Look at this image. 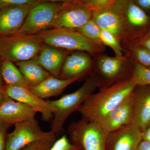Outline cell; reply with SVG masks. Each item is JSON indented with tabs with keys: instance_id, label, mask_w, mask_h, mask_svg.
I'll list each match as a JSON object with an SVG mask.
<instances>
[{
	"instance_id": "6da1fadb",
	"label": "cell",
	"mask_w": 150,
	"mask_h": 150,
	"mask_svg": "<svg viewBox=\"0 0 150 150\" xmlns=\"http://www.w3.org/2000/svg\"><path fill=\"white\" fill-rule=\"evenodd\" d=\"M136 87L130 76L109 86H103L90 95L77 111L90 122L98 123L105 116L131 95Z\"/></svg>"
},
{
	"instance_id": "7a4b0ae2",
	"label": "cell",
	"mask_w": 150,
	"mask_h": 150,
	"mask_svg": "<svg viewBox=\"0 0 150 150\" xmlns=\"http://www.w3.org/2000/svg\"><path fill=\"white\" fill-rule=\"evenodd\" d=\"M102 86V81L99 76L93 74L76 91L66 95L59 99L46 101L53 113L51 131L55 135L62 133L68 117L77 111L84 101L93 93L97 88Z\"/></svg>"
},
{
	"instance_id": "3957f363",
	"label": "cell",
	"mask_w": 150,
	"mask_h": 150,
	"mask_svg": "<svg viewBox=\"0 0 150 150\" xmlns=\"http://www.w3.org/2000/svg\"><path fill=\"white\" fill-rule=\"evenodd\" d=\"M42 44L52 48L99 54L104 51L102 44L90 40L75 30L52 28L35 34Z\"/></svg>"
},
{
	"instance_id": "277c9868",
	"label": "cell",
	"mask_w": 150,
	"mask_h": 150,
	"mask_svg": "<svg viewBox=\"0 0 150 150\" xmlns=\"http://www.w3.org/2000/svg\"><path fill=\"white\" fill-rule=\"evenodd\" d=\"M43 46L35 35L16 33L0 36V57L12 62L28 61L37 56Z\"/></svg>"
},
{
	"instance_id": "5b68a950",
	"label": "cell",
	"mask_w": 150,
	"mask_h": 150,
	"mask_svg": "<svg viewBox=\"0 0 150 150\" xmlns=\"http://www.w3.org/2000/svg\"><path fill=\"white\" fill-rule=\"evenodd\" d=\"M68 131L71 143L80 146L83 150H105L107 134L98 123L82 118L71 123Z\"/></svg>"
},
{
	"instance_id": "8992f818",
	"label": "cell",
	"mask_w": 150,
	"mask_h": 150,
	"mask_svg": "<svg viewBox=\"0 0 150 150\" xmlns=\"http://www.w3.org/2000/svg\"><path fill=\"white\" fill-rule=\"evenodd\" d=\"M63 4V1H41L30 9L17 33L35 35L51 28V25Z\"/></svg>"
},
{
	"instance_id": "52a82bcc",
	"label": "cell",
	"mask_w": 150,
	"mask_h": 150,
	"mask_svg": "<svg viewBox=\"0 0 150 150\" xmlns=\"http://www.w3.org/2000/svg\"><path fill=\"white\" fill-rule=\"evenodd\" d=\"M40 141H56V135L51 131H42L35 118L16 124L14 130L8 134L5 150H20Z\"/></svg>"
},
{
	"instance_id": "ba28073f",
	"label": "cell",
	"mask_w": 150,
	"mask_h": 150,
	"mask_svg": "<svg viewBox=\"0 0 150 150\" xmlns=\"http://www.w3.org/2000/svg\"><path fill=\"white\" fill-rule=\"evenodd\" d=\"M92 18V12L78 1H63L51 28H59L76 31Z\"/></svg>"
},
{
	"instance_id": "9c48e42d",
	"label": "cell",
	"mask_w": 150,
	"mask_h": 150,
	"mask_svg": "<svg viewBox=\"0 0 150 150\" xmlns=\"http://www.w3.org/2000/svg\"><path fill=\"white\" fill-rule=\"evenodd\" d=\"M142 140V131L131 123L107 134L105 150H137Z\"/></svg>"
},
{
	"instance_id": "30bf717a",
	"label": "cell",
	"mask_w": 150,
	"mask_h": 150,
	"mask_svg": "<svg viewBox=\"0 0 150 150\" xmlns=\"http://www.w3.org/2000/svg\"><path fill=\"white\" fill-rule=\"evenodd\" d=\"M127 60L122 57L103 56L97 62L99 74L102 86H109L130 76L126 72ZM101 86V87H102Z\"/></svg>"
},
{
	"instance_id": "8fae6325",
	"label": "cell",
	"mask_w": 150,
	"mask_h": 150,
	"mask_svg": "<svg viewBox=\"0 0 150 150\" xmlns=\"http://www.w3.org/2000/svg\"><path fill=\"white\" fill-rule=\"evenodd\" d=\"M131 97L132 124L142 131L150 123V85L136 86Z\"/></svg>"
},
{
	"instance_id": "7c38bea8",
	"label": "cell",
	"mask_w": 150,
	"mask_h": 150,
	"mask_svg": "<svg viewBox=\"0 0 150 150\" xmlns=\"http://www.w3.org/2000/svg\"><path fill=\"white\" fill-rule=\"evenodd\" d=\"M112 4L108 8L92 12V19L100 29L111 33L120 41L126 36L128 28L121 14Z\"/></svg>"
},
{
	"instance_id": "4fadbf2b",
	"label": "cell",
	"mask_w": 150,
	"mask_h": 150,
	"mask_svg": "<svg viewBox=\"0 0 150 150\" xmlns=\"http://www.w3.org/2000/svg\"><path fill=\"white\" fill-rule=\"evenodd\" d=\"M5 92L7 96L15 100L25 103L42 115V119L49 121L53 115L47 101L33 93L29 89L22 87L6 86Z\"/></svg>"
},
{
	"instance_id": "5bb4252c",
	"label": "cell",
	"mask_w": 150,
	"mask_h": 150,
	"mask_svg": "<svg viewBox=\"0 0 150 150\" xmlns=\"http://www.w3.org/2000/svg\"><path fill=\"white\" fill-rule=\"evenodd\" d=\"M36 112L27 105L6 95L0 103V121L11 125L35 119Z\"/></svg>"
},
{
	"instance_id": "9a60e30c",
	"label": "cell",
	"mask_w": 150,
	"mask_h": 150,
	"mask_svg": "<svg viewBox=\"0 0 150 150\" xmlns=\"http://www.w3.org/2000/svg\"><path fill=\"white\" fill-rule=\"evenodd\" d=\"M34 6H13L0 9V36L17 33Z\"/></svg>"
},
{
	"instance_id": "2e32d148",
	"label": "cell",
	"mask_w": 150,
	"mask_h": 150,
	"mask_svg": "<svg viewBox=\"0 0 150 150\" xmlns=\"http://www.w3.org/2000/svg\"><path fill=\"white\" fill-rule=\"evenodd\" d=\"M131 95L109 112L98 123L106 134L132 123L133 107Z\"/></svg>"
},
{
	"instance_id": "e0dca14e",
	"label": "cell",
	"mask_w": 150,
	"mask_h": 150,
	"mask_svg": "<svg viewBox=\"0 0 150 150\" xmlns=\"http://www.w3.org/2000/svg\"><path fill=\"white\" fill-rule=\"evenodd\" d=\"M92 61L84 52L77 51L65 58L59 78L68 79L81 77L91 69Z\"/></svg>"
},
{
	"instance_id": "ac0fdd59",
	"label": "cell",
	"mask_w": 150,
	"mask_h": 150,
	"mask_svg": "<svg viewBox=\"0 0 150 150\" xmlns=\"http://www.w3.org/2000/svg\"><path fill=\"white\" fill-rule=\"evenodd\" d=\"M112 5L121 14L128 29L143 27L149 22L150 17L134 1H114Z\"/></svg>"
},
{
	"instance_id": "d6986e66",
	"label": "cell",
	"mask_w": 150,
	"mask_h": 150,
	"mask_svg": "<svg viewBox=\"0 0 150 150\" xmlns=\"http://www.w3.org/2000/svg\"><path fill=\"white\" fill-rule=\"evenodd\" d=\"M66 53L49 46H42L39 54L32 59L51 76L59 77L64 64Z\"/></svg>"
},
{
	"instance_id": "ffe728a7",
	"label": "cell",
	"mask_w": 150,
	"mask_h": 150,
	"mask_svg": "<svg viewBox=\"0 0 150 150\" xmlns=\"http://www.w3.org/2000/svg\"><path fill=\"white\" fill-rule=\"evenodd\" d=\"M81 78L77 77L62 79L51 76L39 84L30 87L29 90L33 93L43 99L57 96L62 93L68 86L78 81Z\"/></svg>"
},
{
	"instance_id": "44dd1931",
	"label": "cell",
	"mask_w": 150,
	"mask_h": 150,
	"mask_svg": "<svg viewBox=\"0 0 150 150\" xmlns=\"http://www.w3.org/2000/svg\"><path fill=\"white\" fill-rule=\"evenodd\" d=\"M16 64L30 87L39 84L51 76L32 59L16 62Z\"/></svg>"
},
{
	"instance_id": "7402d4cb",
	"label": "cell",
	"mask_w": 150,
	"mask_h": 150,
	"mask_svg": "<svg viewBox=\"0 0 150 150\" xmlns=\"http://www.w3.org/2000/svg\"><path fill=\"white\" fill-rule=\"evenodd\" d=\"M1 74L6 86L30 88V85L18 68L12 62L3 60L1 65Z\"/></svg>"
},
{
	"instance_id": "603a6c76",
	"label": "cell",
	"mask_w": 150,
	"mask_h": 150,
	"mask_svg": "<svg viewBox=\"0 0 150 150\" xmlns=\"http://www.w3.org/2000/svg\"><path fill=\"white\" fill-rule=\"evenodd\" d=\"M136 86L150 85V69L136 62L130 75Z\"/></svg>"
},
{
	"instance_id": "cb8c5ba5",
	"label": "cell",
	"mask_w": 150,
	"mask_h": 150,
	"mask_svg": "<svg viewBox=\"0 0 150 150\" xmlns=\"http://www.w3.org/2000/svg\"><path fill=\"white\" fill-rule=\"evenodd\" d=\"M100 40L103 45L108 46L113 50L116 57H123V50L120 41L112 33L107 30H101Z\"/></svg>"
},
{
	"instance_id": "d4e9b609",
	"label": "cell",
	"mask_w": 150,
	"mask_h": 150,
	"mask_svg": "<svg viewBox=\"0 0 150 150\" xmlns=\"http://www.w3.org/2000/svg\"><path fill=\"white\" fill-rule=\"evenodd\" d=\"M76 31L80 33L90 40L102 44L100 40L101 29L92 18Z\"/></svg>"
},
{
	"instance_id": "484cf974",
	"label": "cell",
	"mask_w": 150,
	"mask_h": 150,
	"mask_svg": "<svg viewBox=\"0 0 150 150\" xmlns=\"http://www.w3.org/2000/svg\"><path fill=\"white\" fill-rule=\"evenodd\" d=\"M132 54L137 63L150 69V52L146 48L139 45L133 48Z\"/></svg>"
},
{
	"instance_id": "4316f807",
	"label": "cell",
	"mask_w": 150,
	"mask_h": 150,
	"mask_svg": "<svg viewBox=\"0 0 150 150\" xmlns=\"http://www.w3.org/2000/svg\"><path fill=\"white\" fill-rule=\"evenodd\" d=\"M113 1L111 0H85L78 1L92 13L108 8L112 4Z\"/></svg>"
},
{
	"instance_id": "83f0119b",
	"label": "cell",
	"mask_w": 150,
	"mask_h": 150,
	"mask_svg": "<svg viewBox=\"0 0 150 150\" xmlns=\"http://www.w3.org/2000/svg\"><path fill=\"white\" fill-rule=\"evenodd\" d=\"M48 150H83L80 146L71 143L66 135L56 140Z\"/></svg>"
},
{
	"instance_id": "f1b7e54d",
	"label": "cell",
	"mask_w": 150,
	"mask_h": 150,
	"mask_svg": "<svg viewBox=\"0 0 150 150\" xmlns=\"http://www.w3.org/2000/svg\"><path fill=\"white\" fill-rule=\"evenodd\" d=\"M40 1V0H0V9L13 6H33Z\"/></svg>"
},
{
	"instance_id": "f546056e",
	"label": "cell",
	"mask_w": 150,
	"mask_h": 150,
	"mask_svg": "<svg viewBox=\"0 0 150 150\" xmlns=\"http://www.w3.org/2000/svg\"><path fill=\"white\" fill-rule=\"evenodd\" d=\"M55 141H40L33 142L20 150H48Z\"/></svg>"
},
{
	"instance_id": "4dcf8cb0",
	"label": "cell",
	"mask_w": 150,
	"mask_h": 150,
	"mask_svg": "<svg viewBox=\"0 0 150 150\" xmlns=\"http://www.w3.org/2000/svg\"><path fill=\"white\" fill-rule=\"evenodd\" d=\"M11 124L0 121V150H5L6 142L8 129Z\"/></svg>"
},
{
	"instance_id": "1f68e13d",
	"label": "cell",
	"mask_w": 150,
	"mask_h": 150,
	"mask_svg": "<svg viewBox=\"0 0 150 150\" xmlns=\"http://www.w3.org/2000/svg\"><path fill=\"white\" fill-rule=\"evenodd\" d=\"M134 2L143 10H150V0H137Z\"/></svg>"
},
{
	"instance_id": "d6a6232c",
	"label": "cell",
	"mask_w": 150,
	"mask_h": 150,
	"mask_svg": "<svg viewBox=\"0 0 150 150\" xmlns=\"http://www.w3.org/2000/svg\"><path fill=\"white\" fill-rule=\"evenodd\" d=\"M139 45L146 48L150 52V32L141 40Z\"/></svg>"
},
{
	"instance_id": "836d02e7",
	"label": "cell",
	"mask_w": 150,
	"mask_h": 150,
	"mask_svg": "<svg viewBox=\"0 0 150 150\" xmlns=\"http://www.w3.org/2000/svg\"><path fill=\"white\" fill-rule=\"evenodd\" d=\"M142 133V140L147 141L150 143V123L143 131Z\"/></svg>"
},
{
	"instance_id": "e575fe53",
	"label": "cell",
	"mask_w": 150,
	"mask_h": 150,
	"mask_svg": "<svg viewBox=\"0 0 150 150\" xmlns=\"http://www.w3.org/2000/svg\"><path fill=\"white\" fill-rule=\"evenodd\" d=\"M137 150H150V143L142 140L138 145Z\"/></svg>"
},
{
	"instance_id": "d590c367",
	"label": "cell",
	"mask_w": 150,
	"mask_h": 150,
	"mask_svg": "<svg viewBox=\"0 0 150 150\" xmlns=\"http://www.w3.org/2000/svg\"><path fill=\"white\" fill-rule=\"evenodd\" d=\"M1 65V58L0 57V103L1 102L6 96L5 92V88H3L2 84Z\"/></svg>"
}]
</instances>
